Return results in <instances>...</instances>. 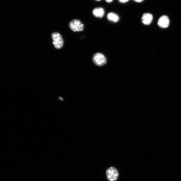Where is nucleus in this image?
<instances>
[{
  "label": "nucleus",
  "mask_w": 181,
  "mask_h": 181,
  "mask_svg": "<svg viewBox=\"0 0 181 181\" xmlns=\"http://www.w3.org/2000/svg\"><path fill=\"white\" fill-rule=\"evenodd\" d=\"M68 26L70 29L74 32L82 31L84 29L83 23L77 19H74L71 21L68 24Z\"/></svg>",
  "instance_id": "nucleus-2"
},
{
  "label": "nucleus",
  "mask_w": 181,
  "mask_h": 181,
  "mask_svg": "<svg viewBox=\"0 0 181 181\" xmlns=\"http://www.w3.org/2000/svg\"><path fill=\"white\" fill-rule=\"evenodd\" d=\"M93 13L96 17L102 18L105 15V11L103 8L98 7L93 10Z\"/></svg>",
  "instance_id": "nucleus-7"
},
{
  "label": "nucleus",
  "mask_w": 181,
  "mask_h": 181,
  "mask_svg": "<svg viewBox=\"0 0 181 181\" xmlns=\"http://www.w3.org/2000/svg\"><path fill=\"white\" fill-rule=\"evenodd\" d=\"M93 61L96 65L101 67L106 64L107 59L103 54L101 53H97L94 54L93 56Z\"/></svg>",
  "instance_id": "nucleus-4"
},
{
  "label": "nucleus",
  "mask_w": 181,
  "mask_h": 181,
  "mask_svg": "<svg viewBox=\"0 0 181 181\" xmlns=\"http://www.w3.org/2000/svg\"><path fill=\"white\" fill-rule=\"evenodd\" d=\"M95 1H101V0H95Z\"/></svg>",
  "instance_id": "nucleus-12"
},
{
  "label": "nucleus",
  "mask_w": 181,
  "mask_h": 181,
  "mask_svg": "<svg viewBox=\"0 0 181 181\" xmlns=\"http://www.w3.org/2000/svg\"><path fill=\"white\" fill-rule=\"evenodd\" d=\"M128 1H129V0H119V1L120 2L123 3H124L127 2Z\"/></svg>",
  "instance_id": "nucleus-9"
},
{
  "label": "nucleus",
  "mask_w": 181,
  "mask_h": 181,
  "mask_svg": "<svg viewBox=\"0 0 181 181\" xmlns=\"http://www.w3.org/2000/svg\"><path fill=\"white\" fill-rule=\"evenodd\" d=\"M107 18L109 21L114 23L117 22L119 20V16L116 13L112 12L108 13L107 16Z\"/></svg>",
  "instance_id": "nucleus-8"
},
{
  "label": "nucleus",
  "mask_w": 181,
  "mask_h": 181,
  "mask_svg": "<svg viewBox=\"0 0 181 181\" xmlns=\"http://www.w3.org/2000/svg\"><path fill=\"white\" fill-rule=\"evenodd\" d=\"M106 175L109 181H116L119 177V173L116 168L111 167L107 170Z\"/></svg>",
  "instance_id": "nucleus-3"
},
{
  "label": "nucleus",
  "mask_w": 181,
  "mask_h": 181,
  "mask_svg": "<svg viewBox=\"0 0 181 181\" xmlns=\"http://www.w3.org/2000/svg\"><path fill=\"white\" fill-rule=\"evenodd\" d=\"M108 3H110L113 1V0H105Z\"/></svg>",
  "instance_id": "nucleus-11"
},
{
  "label": "nucleus",
  "mask_w": 181,
  "mask_h": 181,
  "mask_svg": "<svg viewBox=\"0 0 181 181\" xmlns=\"http://www.w3.org/2000/svg\"><path fill=\"white\" fill-rule=\"evenodd\" d=\"M170 23L169 19L166 16H161L159 19L158 24L159 27L162 28H166L168 27Z\"/></svg>",
  "instance_id": "nucleus-5"
},
{
  "label": "nucleus",
  "mask_w": 181,
  "mask_h": 181,
  "mask_svg": "<svg viewBox=\"0 0 181 181\" xmlns=\"http://www.w3.org/2000/svg\"><path fill=\"white\" fill-rule=\"evenodd\" d=\"M53 44L56 49H61L64 45V40L61 35L58 32H54L51 35Z\"/></svg>",
  "instance_id": "nucleus-1"
},
{
  "label": "nucleus",
  "mask_w": 181,
  "mask_h": 181,
  "mask_svg": "<svg viewBox=\"0 0 181 181\" xmlns=\"http://www.w3.org/2000/svg\"><path fill=\"white\" fill-rule=\"evenodd\" d=\"M153 20V16L150 13H145L142 16V22L145 24V25H150V24L152 23Z\"/></svg>",
  "instance_id": "nucleus-6"
},
{
  "label": "nucleus",
  "mask_w": 181,
  "mask_h": 181,
  "mask_svg": "<svg viewBox=\"0 0 181 181\" xmlns=\"http://www.w3.org/2000/svg\"><path fill=\"white\" fill-rule=\"evenodd\" d=\"M134 1L138 2H141L143 1L144 0H134Z\"/></svg>",
  "instance_id": "nucleus-10"
}]
</instances>
